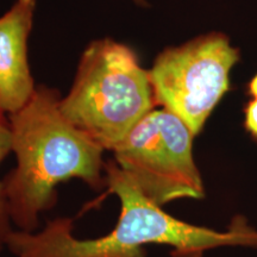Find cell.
<instances>
[{
    "label": "cell",
    "instance_id": "1",
    "mask_svg": "<svg viewBox=\"0 0 257 257\" xmlns=\"http://www.w3.org/2000/svg\"><path fill=\"white\" fill-rule=\"evenodd\" d=\"M108 191L119 199L120 216L106 236L79 239L69 218H56L38 232L12 230L6 246L15 257H147V244L174 249L175 257H202L220 246H257V230L245 218L232 220L229 229L217 231L170 216L147 199L115 161L105 163Z\"/></svg>",
    "mask_w": 257,
    "mask_h": 257
},
{
    "label": "cell",
    "instance_id": "2",
    "mask_svg": "<svg viewBox=\"0 0 257 257\" xmlns=\"http://www.w3.org/2000/svg\"><path fill=\"white\" fill-rule=\"evenodd\" d=\"M56 89L37 86L21 110L9 115L17 166L3 181L12 223L35 232L38 218L55 206L57 186L79 179L106 187L104 149L73 125L60 107Z\"/></svg>",
    "mask_w": 257,
    "mask_h": 257
},
{
    "label": "cell",
    "instance_id": "3",
    "mask_svg": "<svg viewBox=\"0 0 257 257\" xmlns=\"http://www.w3.org/2000/svg\"><path fill=\"white\" fill-rule=\"evenodd\" d=\"M156 105L149 70L130 47L111 38L86 48L60 102L70 123L111 152Z\"/></svg>",
    "mask_w": 257,
    "mask_h": 257
},
{
    "label": "cell",
    "instance_id": "4",
    "mask_svg": "<svg viewBox=\"0 0 257 257\" xmlns=\"http://www.w3.org/2000/svg\"><path fill=\"white\" fill-rule=\"evenodd\" d=\"M195 136L178 115L154 108L112 152L121 172L162 207L179 199H202L205 188L194 157Z\"/></svg>",
    "mask_w": 257,
    "mask_h": 257
},
{
    "label": "cell",
    "instance_id": "5",
    "mask_svg": "<svg viewBox=\"0 0 257 257\" xmlns=\"http://www.w3.org/2000/svg\"><path fill=\"white\" fill-rule=\"evenodd\" d=\"M238 61L239 50L220 32L167 48L149 70L157 105L178 115L197 136L229 91Z\"/></svg>",
    "mask_w": 257,
    "mask_h": 257
},
{
    "label": "cell",
    "instance_id": "6",
    "mask_svg": "<svg viewBox=\"0 0 257 257\" xmlns=\"http://www.w3.org/2000/svg\"><path fill=\"white\" fill-rule=\"evenodd\" d=\"M36 0H17L0 17V108L9 115L21 110L36 86L28 61Z\"/></svg>",
    "mask_w": 257,
    "mask_h": 257
},
{
    "label": "cell",
    "instance_id": "7",
    "mask_svg": "<svg viewBox=\"0 0 257 257\" xmlns=\"http://www.w3.org/2000/svg\"><path fill=\"white\" fill-rule=\"evenodd\" d=\"M11 216H10L9 205L3 187V181H0V251L6 246V240L11 232Z\"/></svg>",
    "mask_w": 257,
    "mask_h": 257
},
{
    "label": "cell",
    "instance_id": "8",
    "mask_svg": "<svg viewBox=\"0 0 257 257\" xmlns=\"http://www.w3.org/2000/svg\"><path fill=\"white\" fill-rule=\"evenodd\" d=\"M12 152V133L10 119L0 108V165L6 156Z\"/></svg>",
    "mask_w": 257,
    "mask_h": 257
},
{
    "label": "cell",
    "instance_id": "9",
    "mask_svg": "<svg viewBox=\"0 0 257 257\" xmlns=\"http://www.w3.org/2000/svg\"><path fill=\"white\" fill-rule=\"evenodd\" d=\"M244 126L250 136L257 141V98H252L246 105Z\"/></svg>",
    "mask_w": 257,
    "mask_h": 257
},
{
    "label": "cell",
    "instance_id": "10",
    "mask_svg": "<svg viewBox=\"0 0 257 257\" xmlns=\"http://www.w3.org/2000/svg\"><path fill=\"white\" fill-rule=\"evenodd\" d=\"M248 92L252 98H257V73L253 75V78L250 80L248 86Z\"/></svg>",
    "mask_w": 257,
    "mask_h": 257
},
{
    "label": "cell",
    "instance_id": "11",
    "mask_svg": "<svg viewBox=\"0 0 257 257\" xmlns=\"http://www.w3.org/2000/svg\"><path fill=\"white\" fill-rule=\"evenodd\" d=\"M133 2L136 3V4L140 5V6H148L147 0H133Z\"/></svg>",
    "mask_w": 257,
    "mask_h": 257
}]
</instances>
